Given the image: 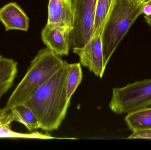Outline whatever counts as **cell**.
Returning <instances> with one entry per match:
<instances>
[{
    "mask_svg": "<svg viewBox=\"0 0 151 150\" xmlns=\"http://www.w3.org/2000/svg\"><path fill=\"white\" fill-rule=\"evenodd\" d=\"M73 51L78 55L80 63L100 78L103 77L106 67L104 65L102 34L92 37L83 46L73 48Z\"/></svg>",
    "mask_w": 151,
    "mask_h": 150,
    "instance_id": "obj_6",
    "label": "cell"
},
{
    "mask_svg": "<svg viewBox=\"0 0 151 150\" xmlns=\"http://www.w3.org/2000/svg\"><path fill=\"white\" fill-rule=\"evenodd\" d=\"M142 15L144 17L151 18V0H142Z\"/></svg>",
    "mask_w": 151,
    "mask_h": 150,
    "instance_id": "obj_17",
    "label": "cell"
},
{
    "mask_svg": "<svg viewBox=\"0 0 151 150\" xmlns=\"http://www.w3.org/2000/svg\"><path fill=\"white\" fill-rule=\"evenodd\" d=\"M2 56H1V54H0V59H1V58H2Z\"/></svg>",
    "mask_w": 151,
    "mask_h": 150,
    "instance_id": "obj_19",
    "label": "cell"
},
{
    "mask_svg": "<svg viewBox=\"0 0 151 150\" xmlns=\"http://www.w3.org/2000/svg\"><path fill=\"white\" fill-rule=\"evenodd\" d=\"M151 105V79L113 89L109 107L116 114L129 113Z\"/></svg>",
    "mask_w": 151,
    "mask_h": 150,
    "instance_id": "obj_4",
    "label": "cell"
},
{
    "mask_svg": "<svg viewBox=\"0 0 151 150\" xmlns=\"http://www.w3.org/2000/svg\"><path fill=\"white\" fill-rule=\"evenodd\" d=\"M70 30L64 26L47 24L41 33L43 43L60 56L69 54Z\"/></svg>",
    "mask_w": 151,
    "mask_h": 150,
    "instance_id": "obj_7",
    "label": "cell"
},
{
    "mask_svg": "<svg viewBox=\"0 0 151 150\" xmlns=\"http://www.w3.org/2000/svg\"><path fill=\"white\" fill-rule=\"evenodd\" d=\"M71 2L74 19L70 35V48L82 47L93 35L97 0H71Z\"/></svg>",
    "mask_w": 151,
    "mask_h": 150,
    "instance_id": "obj_5",
    "label": "cell"
},
{
    "mask_svg": "<svg viewBox=\"0 0 151 150\" xmlns=\"http://www.w3.org/2000/svg\"><path fill=\"white\" fill-rule=\"evenodd\" d=\"M144 18L148 25L151 27V18L144 17Z\"/></svg>",
    "mask_w": 151,
    "mask_h": 150,
    "instance_id": "obj_18",
    "label": "cell"
},
{
    "mask_svg": "<svg viewBox=\"0 0 151 150\" xmlns=\"http://www.w3.org/2000/svg\"><path fill=\"white\" fill-rule=\"evenodd\" d=\"M74 19L71 0H49L47 24L64 26L72 31Z\"/></svg>",
    "mask_w": 151,
    "mask_h": 150,
    "instance_id": "obj_8",
    "label": "cell"
},
{
    "mask_svg": "<svg viewBox=\"0 0 151 150\" xmlns=\"http://www.w3.org/2000/svg\"><path fill=\"white\" fill-rule=\"evenodd\" d=\"M13 121L10 110L0 109V138H16L26 139H58L52 137L48 134H43L40 132L32 133H21L12 130L11 125Z\"/></svg>",
    "mask_w": 151,
    "mask_h": 150,
    "instance_id": "obj_10",
    "label": "cell"
},
{
    "mask_svg": "<svg viewBox=\"0 0 151 150\" xmlns=\"http://www.w3.org/2000/svg\"><path fill=\"white\" fill-rule=\"evenodd\" d=\"M83 78V72L81 63L68 64V73L66 77V91L67 99L70 101L73 94Z\"/></svg>",
    "mask_w": 151,
    "mask_h": 150,
    "instance_id": "obj_15",
    "label": "cell"
},
{
    "mask_svg": "<svg viewBox=\"0 0 151 150\" xmlns=\"http://www.w3.org/2000/svg\"><path fill=\"white\" fill-rule=\"evenodd\" d=\"M142 0H117L102 33L104 65L106 67L116 48L138 17Z\"/></svg>",
    "mask_w": 151,
    "mask_h": 150,
    "instance_id": "obj_3",
    "label": "cell"
},
{
    "mask_svg": "<svg viewBox=\"0 0 151 150\" xmlns=\"http://www.w3.org/2000/svg\"><path fill=\"white\" fill-rule=\"evenodd\" d=\"M14 121L24 125L29 131L40 129V125L32 110L24 105H19L10 110Z\"/></svg>",
    "mask_w": 151,
    "mask_h": 150,
    "instance_id": "obj_14",
    "label": "cell"
},
{
    "mask_svg": "<svg viewBox=\"0 0 151 150\" xmlns=\"http://www.w3.org/2000/svg\"><path fill=\"white\" fill-rule=\"evenodd\" d=\"M65 61L61 56L47 47L40 49L10 96L4 109L10 110L25 104L64 65Z\"/></svg>",
    "mask_w": 151,
    "mask_h": 150,
    "instance_id": "obj_2",
    "label": "cell"
},
{
    "mask_svg": "<svg viewBox=\"0 0 151 150\" xmlns=\"http://www.w3.org/2000/svg\"><path fill=\"white\" fill-rule=\"evenodd\" d=\"M127 139L151 140V129L133 132Z\"/></svg>",
    "mask_w": 151,
    "mask_h": 150,
    "instance_id": "obj_16",
    "label": "cell"
},
{
    "mask_svg": "<svg viewBox=\"0 0 151 150\" xmlns=\"http://www.w3.org/2000/svg\"><path fill=\"white\" fill-rule=\"evenodd\" d=\"M117 0H97L92 37L101 35L105 24Z\"/></svg>",
    "mask_w": 151,
    "mask_h": 150,
    "instance_id": "obj_13",
    "label": "cell"
},
{
    "mask_svg": "<svg viewBox=\"0 0 151 150\" xmlns=\"http://www.w3.org/2000/svg\"><path fill=\"white\" fill-rule=\"evenodd\" d=\"M68 64L65 61L64 65L24 104L32 110L41 129L44 131L58 129L66 116L70 104L66 91Z\"/></svg>",
    "mask_w": 151,
    "mask_h": 150,
    "instance_id": "obj_1",
    "label": "cell"
},
{
    "mask_svg": "<svg viewBox=\"0 0 151 150\" xmlns=\"http://www.w3.org/2000/svg\"></svg>",
    "mask_w": 151,
    "mask_h": 150,
    "instance_id": "obj_20",
    "label": "cell"
},
{
    "mask_svg": "<svg viewBox=\"0 0 151 150\" xmlns=\"http://www.w3.org/2000/svg\"><path fill=\"white\" fill-rule=\"evenodd\" d=\"M18 72V63L9 58L0 59V100L12 87Z\"/></svg>",
    "mask_w": 151,
    "mask_h": 150,
    "instance_id": "obj_11",
    "label": "cell"
},
{
    "mask_svg": "<svg viewBox=\"0 0 151 150\" xmlns=\"http://www.w3.org/2000/svg\"><path fill=\"white\" fill-rule=\"evenodd\" d=\"M0 21L6 31H27L29 28V18L24 10L15 2L9 3L0 8Z\"/></svg>",
    "mask_w": 151,
    "mask_h": 150,
    "instance_id": "obj_9",
    "label": "cell"
},
{
    "mask_svg": "<svg viewBox=\"0 0 151 150\" xmlns=\"http://www.w3.org/2000/svg\"><path fill=\"white\" fill-rule=\"evenodd\" d=\"M124 120L133 133L151 129V107L141 108L128 113Z\"/></svg>",
    "mask_w": 151,
    "mask_h": 150,
    "instance_id": "obj_12",
    "label": "cell"
}]
</instances>
